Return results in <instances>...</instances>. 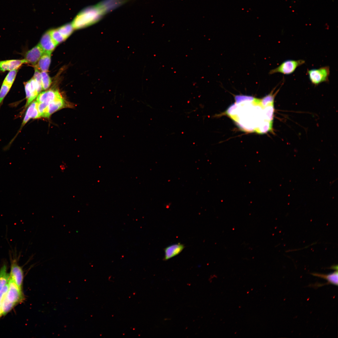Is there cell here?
Instances as JSON below:
<instances>
[{"label":"cell","instance_id":"6da1fadb","mask_svg":"<svg viewBox=\"0 0 338 338\" xmlns=\"http://www.w3.org/2000/svg\"><path fill=\"white\" fill-rule=\"evenodd\" d=\"M109 11L102 1L81 10L73 19L72 24L77 29L86 27L101 20Z\"/></svg>","mask_w":338,"mask_h":338},{"label":"cell","instance_id":"7a4b0ae2","mask_svg":"<svg viewBox=\"0 0 338 338\" xmlns=\"http://www.w3.org/2000/svg\"><path fill=\"white\" fill-rule=\"evenodd\" d=\"M307 73L311 83L317 86L322 83L329 82L330 68L326 66L318 69H308Z\"/></svg>","mask_w":338,"mask_h":338},{"label":"cell","instance_id":"3957f363","mask_svg":"<svg viewBox=\"0 0 338 338\" xmlns=\"http://www.w3.org/2000/svg\"><path fill=\"white\" fill-rule=\"evenodd\" d=\"M305 61L303 59H289L282 62L278 66L270 70L269 74H272L279 73L289 75L293 73L299 67L303 65Z\"/></svg>","mask_w":338,"mask_h":338},{"label":"cell","instance_id":"277c9868","mask_svg":"<svg viewBox=\"0 0 338 338\" xmlns=\"http://www.w3.org/2000/svg\"><path fill=\"white\" fill-rule=\"evenodd\" d=\"M24 87L27 100L25 105L26 107L37 96L42 88L33 77L24 83Z\"/></svg>","mask_w":338,"mask_h":338},{"label":"cell","instance_id":"5b68a950","mask_svg":"<svg viewBox=\"0 0 338 338\" xmlns=\"http://www.w3.org/2000/svg\"><path fill=\"white\" fill-rule=\"evenodd\" d=\"M8 284V289L6 294L8 299L16 305L22 302L24 299V296L22 289L10 277Z\"/></svg>","mask_w":338,"mask_h":338},{"label":"cell","instance_id":"8992f818","mask_svg":"<svg viewBox=\"0 0 338 338\" xmlns=\"http://www.w3.org/2000/svg\"><path fill=\"white\" fill-rule=\"evenodd\" d=\"M10 278L22 289L23 279V272L22 268L20 266L16 259H14L11 261L10 272L9 274Z\"/></svg>","mask_w":338,"mask_h":338},{"label":"cell","instance_id":"52a82bcc","mask_svg":"<svg viewBox=\"0 0 338 338\" xmlns=\"http://www.w3.org/2000/svg\"><path fill=\"white\" fill-rule=\"evenodd\" d=\"M63 98L58 90H49L39 93L37 96L36 101L39 103H49Z\"/></svg>","mask_w":338,"mask_h":338},{"label":"cell","instance_id":"ba28073f","mask_svg":"<svg viewBox=\"0 0 338 338\" xmlns=\"http://www.w3.org/2000/svg\"><path fill=\"white\" fill-rule=\"evenodd\" d=\"M44 53V51L38 44L25 53L24 59L27 61V63L34 66Z\"/></svg>","mask_w":338,"mask_h":338},{"label":"cell","instance_id":"9c48e42d","mask_svg":"<svg viewBox=\"0 0 338 338\" xmlns=\"http://www.w3.org/2000/svg\"><path fill=\"white\" fill-rule=\"evenodd\" d=\"M38 44L43 49L44 53L51 54L57 45L52 38L49 31L46 32L43 35Z\"/></svg>","mask_w":338,"mask_h":338},{"label":"cell","instance_id":"30bf717a","mask_svg":"<svg viewBox=\"0 0 338 338\" xmlns=\"http://www.w3.org/2000/svg\"><path fill=\"white\" fill-rule=\"evenodd\" d=\"M27 63L23 59H11L0 61V70L2 72L18 69L22 65Z\"/></svg>","mask_w":338,"mask_h":338},{"label":"cell","instance_id":"8fae6325","mask_svg":"<svg viewBox=\"0 0 338 338\" xmlns=\"http://www.w3.org/2000/svg\"><path fill=\"white\" fill-rule=\"evenodd\" d=\"M184 246L178 243L167 246L164 249V260H167L178 255L183 249Z\"/></svg>","mask_w":338,"mask_h":338},{"label":"cell","instance_id":"7c38bea8","mask_svg":"<svg viewBox=\"0 0 338 338\" xmlns=\"http://www.w3.org/2000/svg\"><path fill=\"white\" fill-rule=\"evenodd\" d=\"M65 106V102L63 98L49 103L43 117L49 118L53 113Z\"/></svg>","mask_w":338,"mask_h":338},{"label":"cell","instance_id":"4fadbf2b","mask_svg":"<svg viewBox=\"0 0 338 338\" xmlns=\"http://www.w3.org/2000/svg\"><path fill=\"white\" fill-rule=\"evenodd\" d=\"M37 102H32L28 107L21 128H22L31 118L37 119L40 117L37 107Z\"/></svg>","mask_w":338,"mask_h":338},{"label":"cell","instance_id":"5bb4252c","mask_svg":"<svg viewBox=\"0 0 338 338\" xmlns=\"http://www.w3.org/2000/svg\"><path fill=\"white\" fill-rule=\"evenodd\" d=\"M51 54L49 53H44L37 64L34 65L35 68L41 72H47L51 62Z\"/></svg>","mask_w":338,"mask_h":338},{"label":"cell","instance_id":"9a60e30c","mask_svg":"<svg viewBox=\"0 0 338 338\" xmlns=\"http://www.w3.org/2000/svg\"><path fill=\"white\" fill-rule=\"evenodd\" d=\"M313 275L323 278L328 281L327 284H332L336 286L338 285V271L337 270L329 274H323L317 273H312Z\"/></svg>","mask_w":338,"mask_h":338},{"label":"cell","instance_id":"2e32d148","mask_svg":"<svg viewBox=\"0 0 338 338\" xmlns=\"http://www.w3.org/2000/svg\"><path fill=\"white\" fill-rule=\"evenodd\" d=\"M10 276L7 272L6 265L4 264L0 269V291L8 283Z\"/></svg>","mask_w":338,"mask_h":338},{"label":"cell","instance_id":"e0dca14e","mask_svg":"<svg viewBox=\"0 0 338 338\" xmlns=\"http://www.w3.org/2000/svg\"><path fill=\"white\" fill-rule=\"evenodd\" d=\"M15 305V304L11 302L8 299L6 294L1 301V307L2 315H6L13 309Z\"/></svg>","mask_w":338,"mask_h":338},{"label":"cell","instance_id":"ac0fdd59","mask_svg":"<svg viewBox=\"0 0 338 338\" xmlns=\"http://www.w3.org/2000/svg\"><path fill=\"white\" fill-rule=\"evenodd\" d=\"M59 31L66 39L73 33L74 29L71 23H68L57 28Z\"/></svg>","mask_w":338,"mask_h":338},{"label":"cell","instance_id":"d6986e66","mask_svg":"<svg viewBox=\"0 0 338 338\" xmlns=\"http://www.w3.org/2000/svg\"><path fill=\"white\" fill-rule=\"evenodd\" d=\"M49 32L52 38L57 45L66 39L57 28L51 30Z\"/></svg>","mask_w":338,"mask_h":338},{"label":"cell","instance_id":"ffe728a7","mask_svg":"<svg viewBox=\"0 0 338 338\" xmlns=\"http://www.w3.org/2000/svg\"><path fill=\"white\" fill-rule=\"evenodd\" d=\"M41 84L42 90L48 89L51 84V80L47 72H41Z\"/></svg>","mask_w":338,"mask_h":338},{"label":"cell","instance_id":"44dd1931","mask_svg":"<svg viewBox=\"0 0 338 338\" xmlns=\"http://www.w3.org/2000/svg\"><path fill=\"white\" fill-rule=\"evenodd\" d=\"M18 69L10 70L5 77L3 83L12 86L16 77Z\"/></svg>","mask_w":338,"mask_h":338},{"label":"cell","instance_id":"7402d4cb","mask_svg":"<svg viewBox=\"0 0 338 338\" xmlns=\"http://www.w3.org/2000/svg\"><path fill=\"white\" fill-rule=\"evenodd\" d=\"M11 87V86L3 83L0 90V106Z\"/></svg>","mask_w":338,"mask_h":338},{"label":"cell","instance_id":"603a6c76","mask_svg":"<svg viewBox=\"0 0 338 338\" xmlns=\"http://www.w3.org/2000/svg\"><path fill=\"white\" fill-rule=\"evenodd\" d=\"M48 103L37 102V107L40 117H44Z\"/></svg>","mask_w":338,"mask_h":338},{"label":"cell","instance_id":"cb8c5ba5","mask_svg":"<svg viewBox=\"0 0 338 338\" xmlns=\"http://www.w3.org/2000/svg\"><path fill=\"white\" fill-rule=\"evenodd\" d=\"M8 289V284H6L0 291V317L2 315L1 304V301L4 297L6 295Z\"/></svg>","mask_w":338,"mask_h":338}]
</instances>
